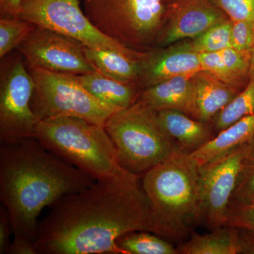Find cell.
Masks as SVG:
<instances>
[{"label":"cell","instance_id":"cell-1","mask_svg":"<svg viewBox=\"0 0 254 254\" xmlns=\"http://www.w3.org/2000/svg\"><path fill=\"white\" fill-rule=\"evenodd\" d=\"M142 177L95 181L63 195L38 223V254H124L116 242L130 232H150V207Z\"/></svg>","mask_w":254,"mask_h":254},{"label":"cell","instance_id":"cell-2","mask_svg":"<svg viewBox=\"0 0 254 254\" xmlns=\"http://www.w3.org/2000/svg\"><path fill=\"white\" fill-rule=\"evenodd\" d=\"M94 179L47 150L36 138L0 147V200L14 238L35 244L43 208L68 193L91 187Z\"/></svg>","mask_w":254,"mask_h":254},{"label":"cell","instance_id":"cell-3","mask_svg":"<svg viewBox=\"0 0 254 254\" xmlns=\"http://www.w3.org/2000/svg\"><path fill=\"white\" fill-rule=\"evenodd\" d=\"M198 163L180 151L142 177L149 202L150 232L168 242H184L203 221Z\"/></svg>","mask_w":254,"mask_h":254},{"label":"cell","instance_id":"cell-4","mask_svg":"<svg viewBox=\"0 0 254 254\" xmlns=\"http://www.w3.org/2000/svg\"><path fill=\"white\" fill-rule=\"evenodd\" d=\"M36 138L47 150L94 179L123 178L131 173L119 163L105 127L75 117L41 120Z\"/></svg>","mask_w":254,"mask_h":254},{"label":"cell","instance_id":"cell-5","mask_svg":"<svg viewBox=\"0 0 254 254\" xmlns=\"http://www.w3.org/2000/svg\"><path fill=\"white\" fill-rule=\"evenodd\" d=\"M104 127L121 166L141 177L181 151L164 128L158 112L140 99L113 113Z\"/></svg>","mask_w":254,"mask_h":254},{"label":"cell","instance_id":"cell-6","mask_svg":"<svg viewBox=\"0 0 254 254\" xmlns=\"http://www.w3.org/2000/svg\"><path fill=\"white\" fill-rule=\"evenodd\" d=\"M93 25L128 48L158 44L165 23V0H82Z\"/></svg>","mask_w":254,"mask_h":254},{"label":"cell","instance_id":"cell-7","mask_svg":"<svg viewBox=\"0 0 254 254\" xmlns=\"http://www.w3.org/2000/svg\"><path fill=\"white\" fill-rule=\"evenodd\" d=\"M35 82L31 108L38 120L75 117L105 127L119 111L86 91L72 75L40 68H29Z\"/></svg>","mask_w":254,"mask_h":254},{"label":"cell","instance_id":"cell-8","mask_svg":"<svg viewBox=\"0 0 254 254\" xmlns=\"http://www.w3.org/2000/svg\"><path fill=\"white\" fill-rule=\"evenodd\" d=\"M18 18L71 37L88 48L128 54L141 53L107 36L95 27L82 11L79 0H23Z\"/></svg>","mask_w":254,"mask_h":254},{"label":"cell","instance_id":"cell-9","mask_svg":"<svg viewBox=\"0 0 254 254\" xmlns=\"http://www.w3.org/2000/svg\"><path fill=\"white\" fill-rule=\"evenodd\" d=\"M22 55L2 63L0 77V141L11 143L36 138L40 120L31 108L35 82Z\"/></svg>","mask_w":254,"mask_h":254},{"label":"cell","instance_id":"cell-10","mask_svg":"<svg viewBox=\"0 0 254 254\" xmlns=\"http://www.w3.org/2000/svg\"><path fill=\"white\" fill-rule=\"evenodd\" d=\"M248 151L249 143H245L198 165L202 216L210 231L225 225L227 210Z\"/></svg>","mask_w":254,"mask_h":254},{"label":"cell","instance_id":"cell-11","mask_svg":"<svg viewBox=\"0 0 254 254\" xmlns=\"http://www.w3.org/2000/svg\"><path fill=\"white\" fill-rule=\"evenodd\" d=\"M83 47L71 37L36 26L17 49L29 68L73 75L97 71L87 59Z\"/></svg>","mask_w":254,"mask_h":254},{"label":"cell","instance_id":"cell-12","mask_svg":"<svg viewBox=\"0 0 254 254\" xmlns=\"http://www.w3.org/2000/svg\"><path fill=\"white\" fill-rule=\"evenodd\" d=\"M228 18L211 0H173L167 5L158 44L167 46L186 38L193 39Z\"/></svg>","mask_w":254,"mask_h":254},{"label":"cell","instance_id":"cell-13","mask_svg":"<svg viewBox=\"0 0 254 254\" xmlns=\"http://www.w3.org/2000/svg\"><path fill=\"white\" fill-rule=\"evenodd\" d=\"M200 53L190 42L145 53L138 86L143 89L177 76H193L202 71Z\"/></svg>","mask_w":254,"mask_h":254},{"label":"cell","instance_id":"cell-14","mask_svg":"<svg viewBox=\"0 0 254 254\" xmlns=\"http://www.w3.org/2000/svg\"><path fill=\"white\" fill-rule=\"evenodd\" d=\"M193 76H177L145 88L139 99L156 111L177 110L195 119Z\"/></svg>","mask_w":254,"mask_h":254},{"label":"cell","instance_id":"cell-15","mask_svg":"<svg viewBox=\"0 0 254 254\" xmlns=\"http://www.w3.org/2000/svg\"><path fill=\"white\" fill-rule=\"evenodd\" d=\"M203 71H208L220 81L242 91L250 81L252 54L233 48L213 53H200Z\"/></svg>","mask_w":254,"mask_h":254},{"label":"cell","instance_id":"cell-16","mask_svg":"<svg viewBox=\"0 0 254 254\" xmlns=\"http://www.w3.org/2000/svg\"><path fill=\"white\" fill-rule=\"evenodd\" d=\"M83 53L97 71L127 84L138 86L145 53L128 54L117 50L83 47Z\"/></svg>","mask_w":254,"mask_h":254},{"label":"cell","instance_id":"cell-17","mask_svg":"<svg viewBox=\"0 0 254 254\" xmlns=\"http://www.w3.org/2000/svg\"><path fill=\"white\" fill-rule=\"evenodd\" d=\"M195 86V119L210 123L241 91L224 83L208 71L193 76Z\"/></svg>","mask_w":254,"mask_h":254},{"label":"cell","instance_id":"cell-18","mask_svg":"<svg viewBox=\"0 0 254 254\" xmlns=\"http://www.w3.org/2000/svg\"><path fill=\"white\" fill-rule=\"evenodd\" d=\"M158 112L164 128L176 142L181 151L193 153L215 136L208 123L195 120L177 110Z\"/></svg>","mask_w":254,"mask_h":254},{"label":"cell","instance_id":"cell-19","mask_svg":"<svg viewBox=\"0 0 254 254\" xmlns=\"http://www.w3.org/2000/svg\"><path fill=\"white\" fill-rule=\"evenodd\" d=\"M86 91L102 103L118 110L131 106L139 99L141 92L138 86L127 84L94 72L71 74Z\"/></svg>","mask_w":254,"mask_h":254},{"label":"cell","instance_id":"cell-20","mask_svg":"<svg viewBox=\"0 0 254 254\" xmlns=\"http://www.w3.org/2000/svg\"><path fill=\"white\" fill-rule=\"evenodd\" d=\"M254 138V114L241 119L190 153L198 165L210 161Z\"/></svg>","mask_w":254,"mask_h":254},{"label":"cell","instance_id":"cell-21","mask_svg":"<svg viewBox=\"0 0 254 254\" xmlns=\"http://www.w3.org/2000/svg\"><path fill=\"white\" fill-rule=\"evenodd\" d=\"M177 250L179 254H241L238 229L222 226L204 235L192 233Z\"/></svg>","mask_w":254,"mask_h":254},{"label":"cell","instance_id":"cell-22","mask_svg":"<svg viewBox=\"0 0 254 254\" xmlns=\"http://www.w3.org/2000/svg\"><path fill=\"white\" fill-rule=\"evenodd\" d=\"M116 244L124 254H179L170 242L150 232H128Z\"/></svg>","mask_w":254,"mask_h":254},{"label":"cell","instance_id":"cell-23","mask_svg":"<svg viewBox=\"0 0 254 254\" xmlns=\"http://www.w3.org/2000/svg\"><path fill=\"white\" fill-rule=\"evenodd\" d=\"M254 114V70L245 88L213 118L217 133L228 128L241 119Z\"/></svg>","mask_w":254,"mask_h":254},{"label":"cell","instance_id":"cell-24","mask_svg":"<svg viewBox=\"0 0 254 254\" xmlns=\"http://www.w3.org/2000/svg\"><path fill=\"white\" fill-rule=\"evenodd\" d=\"M36 25L18 18L0 19V58L3 59L26 39Z\"/></svg>","mask_w":254,"mask_h":254},{"label":"cell","instance_id":"cell-25","mask_svg":"<svg viewBox=\"0 0 254 254\" xmlns=\"http://www.w3.org/2000/svg\"><path fill=\"white\" fill-rule=\"evenodd\" d=\"M232 21L230 18L213 26L190 41L198 53H213L231 47Z\"/></svg>","mask_w":254,"mask_h":254},{"label":"cell","instance_id":"cell-26","mask_svg":"<svg viewBox=\"0 0 254 254\" xmlns=\"http://www.w3.org/2000/svg\"><path fill=\"white\" fill-rule=\"evenodd\" d=\"M254 194V138L249 142V151L230 201L245 202Z\"/></svg>","mask_w":254,"mask_h":254},{"label":"cell","instance_id":"cell-27","mask_svg":"<svg viewBox=\"0 0 254 254\" xmlns=\"http://www.w3.org/2000/svg\"><path fill=\"white\" fill-rule=\"evenodd\" d=\"M224 226L254 230V203L230 201Z\"/></svg>","mask_w":254,"mask_h":254},{"label":"cell","instance_id":"cell-28","mask_svg":"<svg viewBox=\"0 0 254 254\" xmlns=\"http://www.w3.org/2000/svg\"><path fill=\"white\" fill-rule=\"evenodd\" d=\"M232 21L254 23V0H211Z\"/></svg>","mask_w":254,"mask_h":254},{"label":"cell","instance_id":"cell-29","mask_svg":"<svg viewBox=\"0 0 254 254\" xmlns=\"http://www.w3.org/2000/svg\"><path fill=\"white\" fill-rule=\"evenodd\" d=\"M254 44V23L247 21H232V48L252 54Z\"/></svg>","mask_w":254,"mask_h":254},{"label":"cell","instance_id":"cell-30","mask_svg":"<svg viewBox=\"0 0 254 254\" xmlns=\"http://www.w3.org/2000/svg\"><path fill=\"white\" fill-rule=\"evenodd\" d=\"M12 232L7 210L4 205L0 207V254H6L10 243L9 237Z\"/></svg>","mask_w":254,"mask_h":254},{"label":"cell","instance_id":"cell-31","mask_svg":"<svg viewBox=\"0 0 254 254\" xmlns=\"http://www.w3.org/2000/svg\"><path fill=\"white\" fill-rule=\"evenodd\" d=\"M8 254H37L34 243L22 239L14 238L6 251Z\"/></svg>","mask_w":254,"mask_h":254},{"label":"cell","instance_id":"cell-32","mask_svg":"<svg viewBox=\"0 0 254 254\" xmlns=\"http://www.w3.org/2000/svg\"><path fill=\"white\" fill-rule=\"evenodd\" d=\"M242 254H254V230L238 229Z\"/></svg>","mask_w":254,"mask_h":254},{"label":"cell","instance_id":"cell-33","mask_svg":"<svg viewBox=\"0 0 254 254\" xmlns=\"http://www.w3.org/2000/svg\"><path fill=\"white\" fill-rule=\"evenodd\" d=\"M23 0H0L1 18H18Z\"/></svg>","mask_w":254,"mask_h":254},{"label":"cell","instance_id":"cell-34","mask_svg":"<svg viewBox=\"0 0 254 254\" xmlns=\"http://www.w3.org/2000/svg\"><path fill=\"white\" fill-rule=\"evenodd\" d=\"M252 70H254V44L252 51Z\"/></svg>","mask_w":254,"mask_h":254},{"label":"cell","instance_id":"cell-35","mask_svg":"<svg viewBox=\"0 0 254 254\" xmlns=\"http://www.w3.org/2000/svg\"><path fill=\"white\" fill-rule=\"evenodd\" d=\"M245 202H248V203H254V194L252 195L250 198H249L248 199L246 200Z\"/></svg>","mask_w":254,"mask_h":254},{"label":"cell","instance_id":"cell-36","mask_svg":"<svg viewBox=\"0 0 254 254\" xmlns=\"http://www.w3.org/2000/svg\"><path fill=\"white\" fill-rule=\"evenodd\" d=\"M173 1V0H165V4L168 5V3H170V1Z\"/></svg>","mask_w":254,"mask_h":254}]
</instances>
